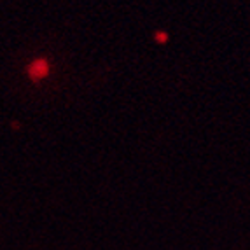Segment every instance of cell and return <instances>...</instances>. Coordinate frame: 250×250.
I'll use <instances>...</instances> for the list:
<instances>
[{
  "mask_svg": "<svg viewBox=\"0 0 250 250\" xmlns=\"http://www.w3.org/2000/svg\"><path fill=\"white\" fill-rule=\"evenodd\" d=\"M47 72H49V65H47L46 60H35V62L28 67V75L30 77H34V79H42V77H46Z\"/></svg>",
  "mask_w": 250,
  "mask_h": 250,
  "instance_id": "obj_1",
  "label": "cell"
}]
</instances>
